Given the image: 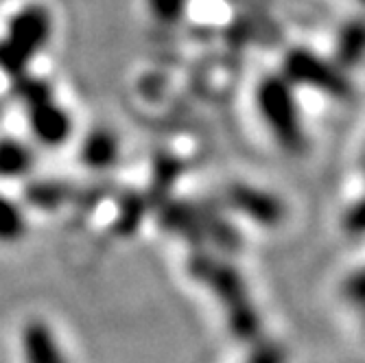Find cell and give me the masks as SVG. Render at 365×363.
I'll return each mask as SVG.
<instances>
[{
  "instance_id": "cell-10",
  "label": "cell",
  "mask_w": 365,
  "mask_h": 363,
  "mask_svg": "<svg viewBox=\"0 0 365 363\" xmlns=\"http://www.w3.org/2000/svg\"><path fill=\"white\" fill-rule=\"evenodd\" d=\"M365 51V24L356 22L346 29L339 40V59L344 63H354Z\"/></svg>"
},
{
  "instance_id": "cell-6",
  "label": "cell",
  "mask_w": 365,
  "mask_h": 363,
  "mask_svg": "<svg viewBox=\"0 0 365 363\" xmlns=\"http://www.w3.org/2000/svg\"><path fill=\"white\" fill-rule=\"evenodd\" d=\"M118 158V140L108 129H96L86 136L81 145V160L86 167L103 171L110 169Z\"/></svg>"
},
{
  "instance_id": "cell-9",
  "label": "cell",
  "mask_w": 365,
  "mask_h": 363,
  "mask_svg": "<svg viewBox=\"0 0 365 363\" xmlns=\"http://www.w3.org/2000/svg\"><path fill=\"white\" fill-rule=\"evenodd\" d=\"M235 202L239 208L252 213V217H258L260 221H272L278 217L280 213V204L274 200L269 195H260V193H254V190H239Z\"/></svg>"
},
{
  "instance_id": "cell-13",
  "label": "cell",
  "mask_w": 365,
  "mask_h": 363,
  "mask_svg": "<svg viewBox=\"0 0 365 363\" xmlns=\"http://www.w3.org/2000/svg\"><path fill=\"white\" fill-rule=\"evenodd\" d=\"M348 227L354 230V232H363V230H365V197L350 210V215H348Z\"/></svg>"
},
{
  "instance_id": "cell-8",
  "label": "cell",
  "mask_w": 365,
  "mask_h": 363,
  "mask_svg": "<svg viewBox=\"0 0 365 363\" xmlns=\"http://www.w3.org/2000/svg\"><path fill=\"white\" fill-rule=\"evenodd\" d=\"M33 167V153L31 149L14 138L0 140V178L16 180L31 171Z\"/></svg>"
},
{
  "instance_id": "cell-4",
  "label": "cell",
  "mask_w": 365,
  "mask_h": 363,
  "mask_svg": "<svg viewBox=\"0 0 365 363\" xmlns=\"http://www.w3.org/2000/svg\"><path fill=\"white\" fill-rule=\"evenodd\" d=\"M287 73L291 79L300 81V83H309V86H317V88L326 90L328 94L344 96L348 92V83H346V79L339 77L337 71H333L328 63L319 61L317 57H313L311 53H304V51H295L289 55Z\"/></svg>"
},
{
  "instance_id": "cell-5",
  "label": "cell",
  "mask_w": 365,
  "mask_h": 363,
  "mask_svg": "<svg viewBox=\"0 0 365 363\" xmlns=\"http://www.w3.org/2000/svg\"><path fill=\"white\" fill-rule=\"evenodd\" d=\"M29 123L33 136L48 147H59L61 143H66L73 129L68 114L53 101V96L29 106Z\"/></svg>"
},
{
  "instance_id": "cell-3",
  "label": "cell",
  "mask_w": 365,
  "mask_h": 363,
  "mask_svg": "<svg viewBox=\"0 0 365 363\" xmlns=\"http://www.w3.org/2000/svg\"><path fill=\"white\" fill-rule=\"evenodd\" d=\"M20 350L24 363H71L53 326L42 317H33L22 326Z\"/></svg>"
},
{
  "instance_id": "cell-2",
  "label": "cell",
  "mask_w": 365,
  "mask_h": 363,
  "mask_svg": "<svg viewBox=\"0 0 365 363\" xmlns=\"http://www.w3.org/2000/svg\"><path fill=\"white\" fill-rule=\"evenodd\" d=\"M258 106L278 140L291 151H300L304 145L302 127L287 83L276 77L262 81L258 90Z\"/></svg>"
},
{
  "instance_id": "cell-14",
  "label": "cell",
  "mask_w": 365,
  "mask_h": 363,
  "mask_svg": "<svg viewBox=\"0 0 365 363\" xmlns=\"http://www.w3.org/2000/svg\"><path fill=\"white\" fill-rule=\"evenodd\" d=\"M363 311H365V305H363ZM363 322H365V319H363Z\"/></svg>"
},
{
  "instance_id": "cell-11",
  "label": "cell",
  "mask_w": 365,
  "mask_h": 363,
  "mask_svg": "<svg viewBox=\"0 0 365 363\" xmlns=\"http://www.w3.org/2000/svg\"><path fill=\"white\" fill-rule=\"evenodd\" d=\"M149 3H151V11L155 14V18L164 22H175L184 14L188 0H149Z\"/></svg>"
},
{
  "instance_id": "cell-7",
  "label": "cell",
  "mask_w": 365,
  "mask_h": 363,
  "mask_svg": "<svg viewBox=\"0 0 365 363\" xmlns=\"http://www.w3.org/2000/svg\"><path fill=\"white\" fill-rule=\"evenodd\" d=\"M29 219L24 208L11 200V197L0 193V245H16L26 237Z\"/></svg>"
},
{
  "instance_id": "cell-12",
  "label": "cell",
  "mask_w": 365,
  "mask_h": 363,
  "mask_svg": "<svg viewBox=\"0 0 365 363\" xmlns=\"http://www.w3.org/2000/svg\"><path fill=\"white\" fill-rule=\"evenodd\" d=\"M346 295L350 300H354L356 305H365V272H359L354 276H350L348 285H346Z\"/></svg>"
},
{
  "instance_id": "cell-1",
  "label": "cell",
  "mask_w": 365,
  "mask_h": 363,
  "mask_svg": "<svg viewBox=\"0 0 365 363\" xmlns=\"http://www.w3.org/2000/svg\"><path fill=\"white\" fill-rule=\"evenodd\" d=\"M51 38V16L42 7H29L20 11L0 42V66L14 77L24 73L26 61L44 48Z\"/></svg>"
}]
</instances>
